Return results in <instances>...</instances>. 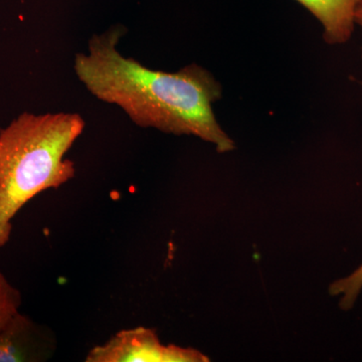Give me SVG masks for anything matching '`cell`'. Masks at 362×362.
<instances>
[{
  "mask_svg": "<svg viewBox=\"0 0 362 362\" xmlns=\"http://www.w3.org/2000/svg\"><path fill=\"white\" fill-rule=\"evenodd\" d=\"M58 340L51 328L16 313L0 331V362H44L56 354Z\"/></svg>",
  "mask_w": 362,
  "mask_h": 362,
  "instance_id": "277c9868",
  "label": "cell"
},
{
  "mask_svg": "<svg viewBox=\"0 0 362 362\" xmlns=\"http://www.w3.org/2000/svg\"><path fill=\"white\" fill-rule=\"evenodd\" d=\"M125 33L123 26H113L90 37L88 52L76 54L74 70L86 89L122 109L139 127L194 135L221 153L235 149L213 111L221 96L216 78L195 64L176 73L151 70L119 51Z\"/></svg>",
  "mask_w": 362,
  "mask_h": 362,
  "instance_id": "6da1fadb",
  "label": "cell"
},
{
  "mask_svg": "<svg viewBox=\"0 0 362 362\" xmlns=\"http://www.w3.org/2000/svg\"><path fill=\"white\" fill-rule=\"evenodd\" d=\"M356 23L362 28V6L357 9L356 13ZM362 51V49H361Z\"/></svg>",
  "mask_w": 362,
  "mask_h": 362,
  "instance_id": "ba28073f",
  "label": "cell"
},
{
  "mask_svg": "<svg viewBox=\"0 0 362 362\" xmlns=\"http://www.w3.org/2000/svg\"><path fill=\"white\" fill-rule=\"evenodd\" d=\"M21 303L23 297L20 290L0 271V331L20 312Z\"/></svg>",
  "mask_w": 362,
  "mask_h": 362,
  "instance_id": "52a82bcc",
  "label": "cell"
},
{
  "mask_svg": "<svg viewBox=\"0 0 362 362\" xmlns=\"http://www.w3.org/2000/svg\"><path fill=\"white\" fill-rule=\"evenodd\" d=\"M85 126L80 114L23 113L0 130V247L28 202L75 177V163L66 154Z\"/></svg>",
  "mask_w": 362,
  "mask_h": 362,
  "instance_id": "7a4b0ae2",
  "label": "cell"
},
{
  "mask_svg": "<svg viewBox=\"0 0 362 362\" xmlns=\"http://www.w3.org/2000/svg\"><path fill=\"white\" fill-rule=\"evenodd\" d=\"M362 291V264L346 277L338 279L329 287L331 296L339 297V306L349 311L356 304Z\"/></svg>",
  "mask_w": 362,
  "mask_h": 362,
  "instance_id": "8992f818",
  "label": "cell"
},
{
  "mask_svg": "<svg viewBox=\"0 0 362 362\" xmlns=\"http://www.w3.org/2000/svg\"><path fill=\"white\" fill-rule=\"evenodd\" d=\"M86 362H207L199 350L163 344L156 330L139 327L119 331L88 352Z\"/></svg>",
  "mask_w": 362,
  "mask_h": 362,
  "instance_id": "3957f363",
  "label": "cell"
},
{
  "mask_svg": "<svg viewBox=\"0 0 362 362\" xmlns=\"http://www.w3.org/2000/svg\"><path fill=\"white\" fill-rule=\"evenodd\" d=\"M320 21L327 44H344L351 37L362 0H296Z\"/></svg>",
  "mask_w": 362,
  "mask_h": 362,
  "instance_id": "5b68a950",
  "label": "cell"
}]
</instances>
